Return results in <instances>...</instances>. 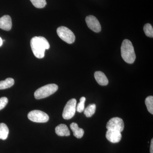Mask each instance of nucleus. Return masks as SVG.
Instances as JSON below:
<instances>
[{"label": "nucleus", "instance_id": "obj_1", "mask_svg": "<svg viewBox=\"0 0 153 153\" xmlns=\"http://www.w3.org/2000/svg\"><path fill=\"white\" fill-rule=\"evenodd\" d=\"M31 49L37 58H42L45 56V50L50 48L48 41L42 36L34 37L30 41Z\"/></svg>", "mask_w": 153, "mask_h": 153}, {"label": "nucleus", "instance_id": "obj_2", "mask_svg": "<svg viewBox=\"0 0 153 153\" xmlns=\"http://www.w3.org/2000/svg\"><path fill=\"white\" fill-rule=\"evenodd\" d=\"M121 53L123 60L129 64L134 62L136 55L133 46L129 40L125 39L123 41L121 47Z\"/></svg>", "mask_w": 153, "mask_h": 153}, {"label": "nucleus", "instance_id": "obj_3", "mask_svg": "<svg viewBox=\"0 0 153 153\" xmlns=\"http://www.w3.org/2000/svg\"><path fill=\"white\" fill-rule=\"evenodd\" d=\"M58 88L56 84H48L37 89L34 93V96L37 100L46 98L55 93Z\"/></svg>", "mask_w": 153, "mask_h": 153}, {"label": "nucleus", "instance_id": "obj_4", "mask_svg": "<svg viewBox=\"0 0 153 153\" xmlns=\"http://www.w3.org/2000/svg\"><path fill=\"white\" fill-rule=\"evenodd\" d=\"M57 35L63 41L68 44L74 43L75 40V36L74 33L66 27H59L57 29Z\"/></svg>", "mask_w": 153, "mask_h": 153}, {"label": "nucleus", "instance_id": "obj_5", "mask_svg": "<svg viewBox=\"0 0 153 153\" xmlns=\"http://www.w3.org/2000/svg\"><path fill=\"white\" fill-rule=\"evenodd\" d=\"M28 118L32 121L39 123H44L49 120V117L47 114L38 110L32 111L29 112Z\"/></svg>", "mask_w": 153, "mask_h": 153}, {"label": "nucleus", "instance_id": "obj_6", "mask_svg": "<svg viewBox=\"0 0 153 153\" xmlns=\"http://www.w3.org/2000/svg\"><path fill=\"white\" fill-rule=\"evenodd\" d=\"M76 100L72 98L68 101L63 109V117L65 120L72 118L75 115L76 111Z\"/></svg>", "mask_w": 153, "mask_h": 153}, {"label": "nucleus", "instance_id": "obj_7", "mask_svg": "<svg viewBox=\"0 0 153 153\" xmlns=\"http://www.w3.org/2000/svg\"><path fill=\"white\" fill-rule=\"evenodd\" d=\"M106 127L107 130H112L121 132L124 128V123L120 118L113 117L108 122Z\"/></svg>", "mask_w": 153, "mask_h": 153}, {"label": "nucleus", "instance_id": "obj_8", "mask_svg": "<svg viewBox=\"0 0 153 153\" xmlns=\"http://www.w3.org/2000/svg\"><path fill=\"white\" fill-rule=\"evenodd\" d=\"M85 22L89 29L95 33H99L101 30V25L97 19L93 16H88L85 18Z\"/></svg>", "mask_w": 153, "mask_h": 153}, {"label": "nucleus", "instance_id": "obj_9", "mask_svg": "<svg viewBox=\"0 0 153 153\" xmlns=\"http://www.w3.org/2000/svg\"><path fill=\"white\" fill-rule=\"evenodd\" d=\"M105 136L107 139L113 143L119 142L122 138V134L120 132L112 130H107Z\"/></svg>", "mask_w": 153, "mask_h": 153}, {"label": "nucleus", "instance_id": "obj_10", "mask_svg": "<svg viewBox=\"0 0 153 153\" xmlns=\"http://www.w3.org/2000/svg\"><path fill=\"white\" fill-rule=\"evenodd\" d=\"M12 22L10 16L5 15L0 18V28L5 31H10L12 29Z\"/></svg>", "mask_w": 153, "mask_h": 153}, {"label": "nucleus", "instance_id": "obj_11", "mask_svg": "<svg viewBox=\"0 0 153 153\" xmlns=\"http://www.w3.org/2000/svg\"><path fill=\"white\" fill-rule=\"evenodd\" d=\"M96 80L99 85H107L108 80L105 74L100 71H96L94 74Z\"/></svg>", "mask_w": 153, "mask_h": 153}, {"label": "nucleus", "instance_id": "obj_12", "mask_svg": "<svg viewBox=\"0 0 153 153\" xmlns=\"http://www.w3.org/2000/svg\"><path fill=\"white\" fill-rule=\"evenodd\" d=\"M55 133L59 136H69L70 135L68 127L66 125L61 124L57 126L55 129Z\"/></svg>", "mask_w": 153, "mask_h": 153}, {"label": "nucleus", "instance_id": "obj_13", "mask_svg": "<svg viewBox=\"0 0 153 153\" xmlns=\"http://www.w3.org/2000/svg\"><path fill=\"white\" fill-rule=\"evenodd\" d=\"M70 126L74 136L78 139L81 138L83 137L84 133V130L83 129L79 128L77 124L72 123Z\"/></svg>", "mask_w": 153, "mask_h": 153}, {"label": "nucleus", "instance_id": "obj_14", "mask_svg": "<svg viewBox=\"0 0 153 153\" xmlns=\"http://www.w3.org/2000/svg\"><path fill=\"white\" fill-rule=\"evenodd\" d=\"M15 83L14 79L12 78H7L4 80L0 81V90L6 89L13 86Z\"/></svg>", "mask_w": 153, "mask_h": 153}, {"label": "nucleus", "instance_id": "obj_15", "mask_svg": "<svg viewBox=\"0 0 153 153\" xmlns=\"http://www.w3.org/2000/svg\"><path fill=\"white\" fill-rule=\"evenodd\" d=\"M9 133V128L4 123H0V139H7Z\"/></svg>", "mask_w": 153, "mask_h": 153}, {"label": "nucleus", "instance_id": "obj_16", "mask_svg": "<svg viewBox=\"0 0 153 153\" xmlns=\"http://www.w3.org/2000/svg\"><path fill=\"white\" fill-rule=\"evenodd\" d=\"M96 105L95 104H91L89 105L84 110V113L86 117H91L94 113L96 111Z\"/></svg>", "mask_w": 153, "mask_h": 153}, {"label": "nucleus", "instance_id": "obj_17", "mask_svg": "<svg viewBox=\"0 0 153 153\" xmlns=\"http://www.w3.org/2000/svg\"><path fill=\"white\" fill-rule=\"evenodd\" d=\"M145 103L148 111L152 114H153V97L150 96L148 97L145 100Z\"/></svg>", "mask_w": 153, "mask_h": 153}, {"label": "nucleus", "instance_id": "obj_18", "mask_svg": "<svg viewBox=\"0 0 153 153\" xmlns=\"http://www.w3.org/2000/svg\"><path fill=\"white\" fill-rule=\"evenodd\" d=\"M34 7L37 8H43L47 5L46 0H30Z\"/></svg>", "mask_w": 153, "mask_h": 153}, {"label": "nucleus", "instance_id": "obj_19", "mask_svg": "<svg viewBox=\"0 0 153 153\" xmlns=\"http://www.w3.org/2000/svg\"><path fill=\"white\" fill-rule=\"evenodd\" d=\"M144 32L146 36L150 38L153 37V29L152 26L150 24H146L143 27Z\"/></svg>", "mask_w": 153, "mask_h": 153}, {"label": "nucleus", "instance_id": "obj_20", "mask_svg": "<svg viewBox=\"0 0 153 153\" xmlns=\"http://www.w3.org/2000/svg\"><path fill=\"white\" fill-rule=\"evenodd\" d=\"M86 99L84 97H82L79 99V102L77 104L76 110L77 112L81 113L84 111L85 108V102Z\"/></svg>", "mask_w": 153, "mask_h": 153}, {"label": "nucleus", "instance_id": "obj_21", "mask_svg": "<svg viewBox=\"0 0 153 153\" xmlns=\"http://www.w3.org/2000/svg\"><path fill=\"white\" fill-rule=\"evenodd\" d=\"M8 102V100L6 97H2L0 98V110L3 109L7 105Z\"/></svg>", "mask_w": 153, "mask_h": 153}, {"label": "nucleus", "instance_id": "obj_22", "mask_svg": "<svg viewBox=\"0 0 153 153\" xmlns=\"http://www.w3.org/2000/svg\"><path fill=\"white\" fill-rule=\"evenodd\" d=\"M150 153H153V139H152L151 140L150 149Z\"/></svg>", "mask_w": 153, "mask_h": 153}, {"label": "nucleus", "instance_id": "obj_23", "mask_svg": "<svg viewBox=\"0 0 153 153\" xmlns=\"http://www.w3.org/2000/svg\"><path fill=\"white\" fill-rule=\"evenodd\" d=\"M3 44V40L0 37V47L2 46Z\"/></svg>", "mask_w": 153, "mask_h": 153}]
</instances>
